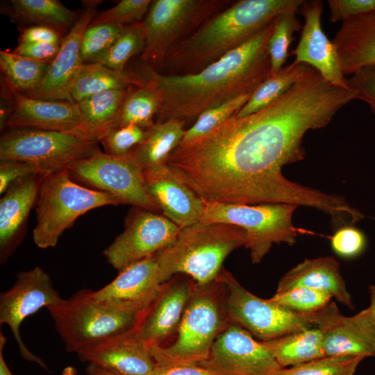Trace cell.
Instances as JSON below:
<instances>
[{
    "label": "cell",
    "mask_w": 375,
    "mask_h": 375,
    "mask_svg": "<svg viewBox=\"0 0 375 375\" xmlns=\"http://www.w3.org/2000/svg\"><path fill=\"white\" fill-rule=\"evenodd\" d=\"M369 293L370 296V305L367 308V310L375 321V285H372L369 287Z\"/></svg>",
    "instance_id": "52"
},
{
    "label": "cell",
    "mask_w": 375,
    "mask_h": 375,
    "mask_svg": "<svg viewBox=\"0 0 375 375\" xmlns=\"http://www.w3.org/2000/svg\"><path fill=\"white\" fill-rule=\"evenodd\" d=\"M86 372L88 375H122L92 364L88 365Z\"/></svg>",
    "instance_id": "51"
},
{
    "label": "cell",
    "mask_w": 375,
    "mask_h": 375,
    "mask_svg": "<svg viewBox=\"0 0 375 375\" xmlns=\"http://www.w3.org/2000/svg\"><path fill=\"white\" fill-rule=\"evenodd\" d=\"M319 328L325 356H375V321L367 308L350 317L338 309Z\"/></svg>",
    "instance_id": "24"
},
{
    "label": "cell",
    "mask_w": 375,
    "mask_h": 375,
    "mask_svg": "<svg viewBox=\"0 0 375 375\" xmlns=\"http://www.w3.org/2000/svg\"><path fill=\"white\" fill-rule=\"evenodd\" d=\"M303 0H242L211 16L175 44L166 56L167 74L197 73L242 46L282 12Z\"/></svg>",
    "instance_id": "3"
},
{
    "label": "cell",
    "mask_w": 375,
    "mask_h": 375,
    "mask_svg": "<svg viewBox=\"0 0 375 375\" xmlns=\"http://www.w3.org/2000/svg\"><path fill=\"white\" fill-rule=\"evenodd\" d=\"M63 38L62 33L53 28L35 25L21 31L19 43L47 42L60 44Z\"/></svg>",
    "instance_id": "48"
},
{
    "label": "cell",
    "mask_w": 375,
    "mask_h": 375,
    "mask_svg": "<svg viewBox=\"0 0 375 375\" xmlns=\"http://www.w3.org/2000/svg\"><path fill=\"white\" fill-rule=\"evenodd\" d=\"M245 243V231L233 224L199 221L181 228L174 239L155 253L160 281L183 274L199 286L211 284L226 257Z\"/></svg>",
    "instance_id": "4"
},
{
    "label": "cell",
    "mask_w": 375,
    "mask_h": 375,
    "mask_svg": "<svg viewBox=\"0 0 375 375\" xmlns=\"http://www.w3.org/2000/svg\"><path fill=\"white\" fill-rule=\"evenodd\" d=\"M230 323L224 304V288L217 280L195 288L171 344L151 345L158 367L199 365L206 361L218 335Z\"/></svg>",
    "instance_id": "5"
},
{
    "label": "cell",
    "mask_w": 375,
    "mask_h": 375,
    "mask_svg": "<svg viewBox=\"0 0 375 375\" xmlns=\"http://www.w3.org/2000/svg\"><path fill=\"white\" fill-rule=\"evenodd\" d=\"M300 6H294L282 12L274 19L273 29L267 42L272 75L277 73L284 66L293 34L302 28L296 17Z\"/></svg>",
    "instance_id": "35"
},
{
    "label": "cell",
    "mask_w": 375,
    "mask_h": 375,
    "mask_svg": "<svg viewBox=\"0 0 375 375\" xmlns=\"http://www.w3.org/2000/svg\"><path fill=\"white\" fill-rule=\"evenodd\" d=\"M162 284L154 254L119 272L115 279L94 291V297L144 313L159 294Z\"/></svg>",
    "instance_id": "20"
},
{
    "label": "cell",
    "mask_w": 375,
    "mask_h": 375,
    "mask_svg": "<svg viewBox=\"0 0 375 375\" xmlns=\"http://www.w3.org/2000/svg\"><path fill=\"white\" fill-rule=\"evenodd\" d=\"M119 204L114 196L75 182L68 169L45 175L35 203L34 243L41 249L54 247L78 217L98 207Z\"/></svg>",
    "instance_id": "8"
},
{
    "label": "cell",
    "mask_w": 375,
    "mask_h": 375,
    "mask_svg": "<svg viewBox=\"0 0 375 375\" xmlns=\"http://www.w3.org/2000/svg\"><path fill=\"white\" fill-rule=\"evenodd\" d=\"M367 244L365 233L355 224H345L337 228L331 237L332 250L341 258L351 259L361 255Z\"/></svg>",
    "instance_id": "43"
},
{
    "label": "cell",
    "mask_w": 375,
    "mask_h": 375,
    "mask_svg": "<svg viewBox=\"0 0 375 375\" xmlns=\"http://www.w3.org/2000/svg\"><path fill=\"white\" fill-rule=\"evenodd\" d=\"M196 283L178 274L162 284L161 290L134 328L148 345H163L176 333Z\"/></svg>",
    "instance_id": "17"
},
{
    "label": "cell",
    "mask_w": 375,
    "mask_h": 375,
    "mask_svg": "<svg viewBox=\"0 0 375 375\" xmlns=\"http://www.w3.org/2000/svg\"><path fill=\"white\" fill-rule=\"evenodd\" d=\"M49 64L13 52L0 51V69L7 85L24 94L33 92L40 86Z\"/></svg>",
    "instance_id": "34"
},
{
    "label": "cell",
    "mask_w": 375,
    "mask_h": 375,
    "mask_svg": "<svg viewBox=\"0 0 375 375\" xmlns=\"http://www.w3.org/2000/svg\"><path fill=\"white\" fill-rule=\"evenodd\" d=\"M333 297L324 292L305 287H295L276 293L269 299L291 311L314 313L331 302Z\"/></svg>",
    "instance_id": "40"
},
{
    "label": "cell",
    "mask_w": 375,
    "mask_h": 375,
    "mask_svg": "<svg viewBox=\"0 0 375 375\" xmlns=\"http://www.w3.org/2000/svg\"><path fill=\"white\" fill-rule=\"evenodd\" d=\"M145 44L142 22L126 25L112 46L94 62L114 70L124 71L131 58L143 53Z\"/></svg>",
    "instance_id": "36"
},
{
    "label": "cell",
    "mask_w": 375,
    "mask_h": 375,
    "mask_svg": "<svg viewBox=\"0 0 375 375\" xmlns=\"http://www.w3.org/2000/svg\"><path fill=\"white\" fill-rule=\"evenodd\" d=\"M159 103L156 91L144 80L142 86L129 89L109 129L126 125L149 128L155 124L153 118L158 113Z\"/></svg>",
    "instance_id": "33"
},
{
    "label": "cell",
    "mask_w": 375,
    "mask_h": 375,
    "mask_svg": "<svg viewBox=\"0 0 375 375\" xmlns=\"http://www.w3.org/2000/svg\"><path fill=\"white\" fill-rule=\"evenodd\" d=\"M310 67L307 64L294 61L290 65H284L255 90L235 116L238 118L244 117L267 107L301 80Z\"/></svg>",
    "instance_id": "32"
},
{
    "label": "cell",
    "mask_w": 375,
    "mask_h": 375,
    "mask_svg": "<svg viewBox=\"0 0 375 375\" xmlns=\"http://www.w3.org/2000/svg\"><path fill=\"white\" fill-rule=\"evenodd\" d=\"M151 375H226L200 365L175 367L156 366Z\"/></svg>",
    "instance_id": "49"
},
{
    "label": "cell",
    "mask_w": 375,
    "mask_h": 375,
    "mask_svg": "<svg viewBox=\"0 0 375 375\" xmlns=\"http://www.w3.org/2000/svg\"><path fill=\"white\" fill-rule=\"evenodd\" d=\"M364 358L360 356H324L299 365L282 368L277 375H354Z\"/></svg>",
    "instance_id": "37"
},
{
    "label": "cell",
    "mask_w": 375,
    "mask_h": 375,
    "mask_svg": "<svg viewBox=\"0 0 375 375\" xmlns=\"http://www.w3.org/2000/svg\"><path fill=\"white\" fill-rule=\"evenodd\" d=\"M97 6V1L87 3L75 24L63 38L59 51L49 64L41 84L26 96L44 100L74 102L70 91L83 64L81 58L82 39L85 30L96 17Z\"/></svg>",
    "instance_id": "16"
},
{
    "label": "cell",
    "mask_w": 375,
    "mask_h": 375,
    "mask_svg": "<svg viewBox=\"0 0 375 375\" xmlns=\"http://www.w3.org/2000/svg\"><path fill=\"white\" fill-rule=\"evenodd\" d=\"M219 1H152L142 22L146 44L142 59L156 67H162L169 49L198 25L210 18L222 4Z\"/></svg>",
    "instance_id": "12"
},
{
    "label": "cell",
    "mask_w": 375,
    "mask_h": 375,
    "mask_svg": "<svg viewBox=\"0 0 375 375\" xmlns=\"http://www.w3.org/2000/svg\"><path fill=\"white\" fill-rule=\"evenodd\" d=\"M36 174L41 173L35 165L29 162L17 160L1 161L0 193L3 194L16 181Z\"/></svg>",
    "instance_id": "46"
},
{
    "label": "cell",
    "mask_w": 375,
    "mask_h": 375,
    "mask_svg": "<svg viewBox=\"0 0 375 375\" xmlns=\"http://www.w3.org/2000/svg\"><path fill=\"white\" fill-rule=\"evenodd\" d=\"M218 279L223 285L224 304L229 322L241 326L260 341L272 340L307 327H321L337 308L331 301L314 313L296 312L269 299L257 297L224 268Z\"/></svg>",
    "instance_id": "7"
},
{
    "label": "cell",
    "mask_w": 375,
    "mask_h": 375,
    "mask_svg": "<svg viewBox=\"0 0 375 375\" xmlns=\"http://www.w3.org/2000/svg\"><path fill=\"white\" fill-rule=\"evenodd\" d=\"M330 20L344 22L375 9V0H328Z\"/></svg>",
    "instance_id": "45"
},
{
    "label": "cell",
    "mask_w": 375,
    "mask_h": 375,
    "mask_svg": "<svg viewBox=\"0 0 375 375\" xmlns=\"http://www.w3.org/2000/svg\"><path fill=\"white\" fill-rule=\"evenodd\" d=\"M151 0H122L96 16L91 24L111 23L124 26L137 22L148 12Z\"/></svg>",
    "instance_id": "42"
},
{
    "label": "cell",
    "mask_w": 375,
    "mask_h": 375,
    "mask_svg": "<svg viewBox=\"0 0 375 375\" xmlns=\"http://www.w3.org/2000/svg\"><path fill=\"white\" fill-rule=\"evenodd\" d=\"M7 88L13 102L6 122L11 128L87 131L83 126L77 103L35 99L8 85Z\"/></svg>",
    "instance_id": "19"
},
{
    "label": "cell",
    "mask_w": 375,
    "mask_h": 375,
    "mask_svg": "<svg viewBox=\"0 0 375 375\" xmlns=\"http://www.w3.org/2000/svg\"><path fill=\"white\" fill-rule=\"evenodd\" d=\"M274 22L197 73L175 75L147 70V77L143 78L153 87L160 102L156 122L186 123L209 109L252 94L272 76L267 42Z\"/></svg>",
    "instance_id": "2"
},
{
    "label": "cell",
    "mask_w": 375,
    "mask_h": 375,
    "mask_svg": "<svg viewBox=\"0 0 375 375\" xmlns=\"http://www.w3.org/2000/svg\"><path fill=\"white\" fill-rule=\"evenodd\" d=\"M124 26L111 23L90 24L81 42L83 63L94 62L104 54L122 33Z\"/></svg>",
    "instance_id": "39"
},
{
    "label": "cell",
    "mask_w": 375,
    "mask_h": 375,
    "mask_svg": "<svg viewBox=\"0 0 375 375\" xmlns=\"http://www.w3.org/2000/svg\"><path fill=\"white\" fill-rule=\"evenodd\" d=\"M252 94L242 95L203 112L193 125L185 130L180 144H185L206 135L235 115Z\"/></svg>",
    "instance_id": "38"
},
{
    "label": "cell",
    "mask_w": 375,
    "mask_h": 375,
    "mask_svg": "<svg viewBox=\"0 0 375 375\" xmlns=\"http://www.w3.org/2000/svg\"><path fill=\"white\" fill-rule=\"evenodd\" d=\"M148 128L126 125L108 130L100 138L105 153L112 156H125L139 145L147 137Z\"/></svg>",
    "instance_id": "41"
},
{
    "label": "cell",
    "mask_w": 375,
    "mask_h": 375,
    "mask_svg": "<svg viewBox=\"0 0 375 375\" xmlns=\"http://www.w3.org/2000/svg\"><path fill=\"white\" fill-rule=\"evenodd\" d=\"M60 44L47 42L19 43L13 53L35 60L51 63L57 56Z\"/></svg>",
    "instance_id": "47"
},
{
    "label": "cell",
    "mask_w": 375,
    "mask_h": 375,
    "mask_svg": "<svg viewBox=\"0 0 375 375\" xmlns=\"http://www.w3.org/2000/svg\"><path fill=\"white\" fill-rule=\"evenodd\" d=\"M262 342L282 368L299 365L325 356L323 332L318 326L304 328Z\"/></svg>",
    "instance_id": "27"
},
{
    "label": "cell",
    "mask_w": 375,
    "mask_h": 375,
    "mask_svg": "<svg viewBox=\"0 0 375 375\" xmlns=\"http://www.w3.org/2000/svg\"><path fill=\"white\" fill-rule=\"evenodd\" d=\"M13 17L23 22L53 28L60 32L71 29L79 15L58 0H12Z\"/></svg>",
    "instance_id": "31"
},
{
    "label": "cell",
    "mask_w": 375,
    "mask_h": 375,
    "mask_svg": "<svg viewBox=\"0 0 375 375\" xmlns=\"http://www.w3.org/2000/svg\"><path fill=\"white\" fill-rule=\"evenodd\" d=\"M62 375H77V373L74 367L67 366L63 369Z\"/></svg>",
    "instance_id": "53"
},
{
    "label": "cell",
    "mask_w": 375,
    "mask_h": 375,
    "mask_svg": "<svg viewBox=\"0 0 375 375\" xmlns=\"http://www.w3.org/2000/svg\"><path fill=\"white\" fill-rule=\"evenodd\" d=\"M83 288L47 308L68 352L78 353L134 328L144 313L94 297Z\"/></svg>",
    "instance_id": "6"
},
{
    "label": "cell",
    "mask_w": 375,
    "mask_h": 375,
    "mask_svg": "<svg viewBox=\"0 0 375 375\" xmlns=\"http://www.w3.org/2000/svg\"><path fill=\"white\" fill-rule=\"evenodd\" d=\"M204 202L201 221L238 226L246 233L244 247L253 263L262 261L274 244H294L297 231L292 223L296 205L283 203L260 204Z\"/></svg>",
    "instance_id": "10"
},
{
    "label": "cell",
    "mask_w": 375,
    "mask_h": 375,
    "mask_svg": "<svg viewBox=\"0 0 375 375\" xmlns=\"http://www.w3.org/2000/svg\"><path fill=\"white\" fill-rule=\"evenodd\" d=\"M6 342V338L4 335L1 332L0 333V375H12L7 366L3 354V350Z\"/></svg>",
    "instance_id": "50"
},
{
    "label": "cell",
    "mask_w": 375,
    "mask_h": 375,
    "mask_svg": "<svg viewBox=\"0 0 375 375\" xmlns=\"http://www.w3.org/2000/svg\"><path fill=\"white\" fill-rule=\"evenodd\" d=\"M185 124L183 122L167 120L155 122L148 128L145 139L131 151L144 171L165 164L185 135Z\"/></svg>",
    "instance_id": "29"
},
{
    "label": "cell",
    "mask_w": 375,
    "mask_h": 375,
    "mask_svg": "<svg viewBox=\"0 0 375 375\" xmlns=\"http://www.w3.org/2000/svg\"><path fill=\"white\" fill-rule=\"evenodd\" d=\"M144 84L143 77L135 74L114 70L97 62L83 63L73 82L70 94L73 101L77 103L99 92Z\"/></svg>",
    "instance_id": "28"
},
{
    "label": "cell",
    "mask_w": 375,
    "mask_h": 375,
    "mask_svg": "<svg viewBox=\"0 0 375 375\" xmlns=\"http://www.w3.org/2000/svg\"><path fill=\"white\" fill-rule=\"evenodd\" d=\"M350 88L356 92V99L366 102L375 115V66L362 67L348 78Z\"/></svg>",
    "instance_id": "44"
},
{
    "label": "cell",
    "mask_w": 375,
    "mask_h": 375,
    "mask_svg": "<svg viewBox=\"0 0 375 375\" xmlns=\"http://www.w3.org/2000/svg\"><path fill=\"white\" fill-rule=\"evenodd\" d=\"M305 287L326 292L345 306L353 309L352 298L341 275L340 264L331 256L305 259L279 280L276 291Z\"/></svg>",
    "instance_id": "25"
},
{
    "label": "cell",
    "mask_w": 375,
    "mask_h": 375,
    "mask_svg": "<svg viewBox=\"0 0 375 375\" xmlns=\"http://www.w3.org/2000/svg\"><path fill=\"white\" fill-rule=\"evenodd\" d=\"M144 174L147 190L165 217L180 228L201 221L203 201L166 164L147 169Z\"/></svg>",
    "instance_id": "22"
},
{
    "label": "cell",
    "mask_w": 375,
    "mask_h": 375,
    "mask_svg": "<svg viewBox=\"0 0 375 375\" xmlns=\"http://www.w3.org/2000/svg\"><path fill=\"white\" fill-rule=\"evenodd\" d=\"M44 174H31L14 182L0 200V256L4 263L19 244L28 216L36 203Z\"/></svg>",
    "instance_id": "23"
},
{
    "label": "cell",
    "mask_w": 375,
    "mask_h": 375,
    "mask_svg": "<svg viewBox=\"0 0 375 375\" xmlns=\"http://www.w3.org/2000/svg\"><path fill=\"white\" fill-rule=\"evenodd\" d=\"M180 228L163 215L133 207L123 232L103 251V256L120 272L165 247Z\"/></svg>",
    "instance_id": "13"
},
{
    "label": "cell",
    "mask_w": 375,
    "mask_h": 375,
    "mask_svg": "<svg viewBox=\"0 0 375 375\" xmlns=\"http://www.w3.org/2000/svg\"><path fill=\"white\" fill-rule=\"evenodd\" d=\"M50 276L40 267L19 272L13 285L0 294V324L8 325L17 342L20 355L47 369L44 362L26 347L20 335V326L28 316L42 308L62 301Z\"/></svg>",
    "instance_id": "14"
},
{
    "label": "cell",
    "mask_w": 375,
    "mask_h": 375,
    "mask_svg": "<svg viewBox=\"0 0 375 375\" xmlns=\"http://www.w3.org/2000/svg\"><path fill=\"white\" fill-rule=\"evenodd\" d=\"M99 143L85 131L11 128L1 137L0 161L29 162L47 175L68 169L101 152Z\"/></svg>",
    "instance_id": "9"
},
{
    "label": "cell",
    "mask_w": 375,
    "mask_h": 375,
    "mask_svg": "<svg viewBox=\"0 0 375 375\" xmlns=\"http://www.w3.org/2000/svg\"><path fill=\"white\" fill-rule=\"evenodd\" d=\"M333 42L345 76L375 66V9L342 22Z\"/></svg>",
    "instance_id": "26"
},
{
    "label": "cell",
    "mask_w": 375,
    "mask_h": 375,
    "mask_svg": "<svg viewBox=\"0 0 375 375\" xmlns=\"http://www.w3.org/2000/svg\"><path fill=\"white\" fill-rule=\"evenodd\" d=\"M80 360L122 375H151L156 367L150 346L134 328L77 353Z\"/></svg>",
    "instance_id": "21"
},
{
    "label": "cell",
    "mask_w": 375,
    "mask_h": 375,
    "mask_svg": "<svg viewBox=\"0 0 375 375\" xmlns=\"http://www.w3.org/2000/svg\"><path fill=\"white\" fill-rule=\"evenodd\" d=\"M68 172L75 182L110 194L122 204L161 212L147 190L144 169L131 151L121 156L101 151L77 162Z\"/></svg>",
    "instance_id": "11"
},
{
    "label": "cell",
    "mask_w": 375,
    "mask_h": 375,
    "mask_svg": "<svg viewBox=\"0 0 375 375\" xmlns=\"http://www.w3.org/2000/svg\"><path fill=\"white\" fill-rule=\"evenodd\" d=\"M299 8L305 23L299 42L292 52L295 56L294 62L307 64L318 71L331 84L349 89L348 78L342 71L335 46L322 28V1H303Z\"/></svg>",
    "instance_id": "18"
},
{
    "label": "cell",
    "mask_w": 375,
    "mask_h": 375,
    "mask_svg": "<svg viewBox=\"0 0 375 375\" xmlns=\"http://www.w3.org/2000/svg\"><path fill=\"white\" fill-rule=\"evenodd\" d=\"M130 88L99 92L77 102L83 127L99 141L115 119Z\"/></svg>",
    "instance_id": "30"
},
{
    "label": "cell",
    "mask_w": 375,
    "mask_h": 375,
    "mask_svg": "<svg viewBox=\"0 0 375 375\" xmlns=\"http://www.w3.org/2000/svg\"><path fill=\"white\" fill-rule=\"evenodd\" d=\"M199 365L226 375H277L282 369L262 341L231 322Z\"/></svg>",
    "instance_id": "15"
},
{
    "label": "cell",
    "mask_w": 375,
    "mask_h": 375,
    "mask_svg": "<svg viewBox=\"0 0 375 375\" xmlns=\"http://www.w3.org/2000/svg\"><path fill=\"white\" fill-rule=\"evenodd\" d=\"M354 99L355 90L331 84L310 67L279 99L180 144L165 164L205 202L303 206L329 215L333 225L341 224L355 213L344 198L292 182L282 169L304 158L306 132L326 126Z\"/></svg>",
    "instance_id": "1"
},
{
    "label": "cell",
    "mask_w": 375,
    "mask_h": 375,
    "mask_svg": "<svg viewBox=\"0 0 375 375\" xmlns=\"http://www.w3.org/2000/svg\"><path fill=\"white\" fill-rule=\"evenodd\" d=\"M374 351H375V346H374Z\"/></svg>",
    "instance_id": "54"
}]
</instances>
